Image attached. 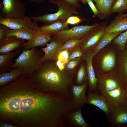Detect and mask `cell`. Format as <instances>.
<instances>
[{"label": "cell", "mask_w": 127, "mask_h": 127, "mask_svg": "<svg viewBox=\"0 0 127 127\" xmlns=\"http://www.w3.org/2000/svg\"><path fill=\"white\" fill-rule=\"evenodd\" d=\"M46 0H30V1L29 2L32 3L35 2L38 3H40Z\"/></svg>", "instance_id": "41"}, {"label": "cell", "mask_w": 127, "mask_h": 127, "mask_svg": "<svg viewBox=\"0 0 127 127\" xmlns=\"http://www.w3.org/2000/svg\"><path fill=\"white\" fill-rule=\"evenodd\" d=\"M68 50H69L68 60L77 58L81 57L83 53L80 45Z\"/></svg>", "instance_id": "32"}, {"label": "cell", "mask_w": 127, "mask_h": 127, "mask_svg": "<svg viewBox=\"0 0 127 127\" xmlns=\"http://www.w3.org/2000/svg\"><path fill=\"white\" fill-rule=\"evenodd\" d=\"M83 21L82 19L79 16H71L69 17L65 21L68 24L74 25L77 24Z\"/></svg>", "instance_id": "34"}, {"label": "cell", "mask_w": 127, "mask_h": 127, "mask_svg": "<svg viewBox=\"0 0 127 127\" xmlns=\"http://www.w3.org/2000/svg\"><path fill=\"white\" fill-rule=\"evenodd\" d=\"M68 50H63L59 54L58 58V60L62 62L68 60L69 57V52Z\"/></svg>", "instance_id": "35"}, {"label": "cell", "mask_w": 127, "mask_h": 127, "mask_svg": "<svg viewBox=\"0 0 127 127\" xmlns=\"http://www.w3.org/2000/svg\"><path fill=\"white\" fill-rule=\"evenodd\" d=\"M111 127H124L127 124V103L111 108L107 116Z\"/></svg>", "instance_id": "9"}, {"label": "cell", "mask_w": 127, "mask_h": 127, "mask_svg": "<svg viewBox=\"0 0 127 127\" xmlns=\"http://www.w3.org/2000/svg\"><path fill=\"white\" fill-rule=\"evenodd\" d=\"M32 20L31 17L27 16L24 18H8L0 16V24L13 30L23 27L38 29L39 27L36 21L33 22Z\"/></svg>", "instance_id": "10"}, {"label": "cell", "mask_w": 127, "mask_h": 127, "mask_svg": "<svg viewBox=\"0 0 127 127\" xmlns=\"http://www.w3.org/2000/svg\"><path fill=\"white\" fill-rule=\"evenodd\" d=\"M65 1L72 6L77 9L79 8L80 6L78 0H62Z\"/></svg>", "instance_id": "37"}, {"label": "cell", "mask_w": 127, "mask_h": 127, "mask_svg": "<svg viewBox=\"0 0 127 127\" xmlns=\"http://www.w3.org/2000/svg\"><path fill=\"white\" fill-rule=\"evenodd\" d=\"M23 75V71L17 67L13 68L8 72L0 73V87L16 81Z\"/></svg>", "instance_id": "22"}, {"label": "cell", "mask_w": 127, "mask_h": 127, "mask_svg": "<svg viewBox=\"0 0 127 127\" xmlns=\"http://www.w3.org/2000/svg\"><path fill=\"white\" fill-rule=\"evenodd\" d=\"M107 24L106 22L100 23L90 32L80 45L83 53L93 49L105 32Z\"/></svg>", "instance_id": "8"}, {"label": "cell", "mask_w": 127, "mask_h": 127, "mask_svg": "<svg viewBox=\"0 0 127 127\" xmlns=\"http://www.w3.org/2000/svg\"><path fill=\"white\" fill-rule=\"evenodd\" d=\"M125 48H127V42L126 44Z\"/></svg>", "instance_id": "44"}, {"label": "cell", "mask_w": 127, "mask_h": 127, "mask_svg": "<svg viewBox=\"0 0 127 127\" xmlns=\"http://www.w3.org/2000/svg\"><path fill=\"white\" fill-rule=\"evenodd\" d=\"M115 0H95L96 7L99 11L98 16L100 19H107L110 17L111 7Z\"/></svg>", "instance_id": "25"}, {"label": "cell", "mask_w": 127, "mask_h": 127, "mask_svg": "<svg viewBox=\"0 0 127 127\" xmlns=\"http://www.w3.org/2000/svg\"><path fill=\"white\" fill-rule=\"evenodd\" d=\"M25 40L14 36L5 37L0 40V54L21 48L25 42Z\"/></svg>", "instance_id": "15"}, {"label": "cell", "mask_w": 127, "mask_h": 127, "mask_svg": "<svg viewBox=\"0 0 127 127\" xmlns=\"http://www.w3.org/2000/svg\"><path fill=\"white\" fill-rule=\"evenodd\" d=\"M73 72L61 70L56 62L42 63L38 69L30 76L35 87L44 93L70 95V89L73 84Z\"/></svg>", "instance_id": "2"}, {"label": "cell", "mask_w": 127, "mask_h": 127, "mask_svg": "<svg viewBox=\"0 0 127 127\" xmlns=\"http://www.w3.org/2000/svg\"><path fill=\"white\" fill-rule=\"evenodd\" d=\"M127 30V16L119 19H114L107 26L105 32H121Z\"/></svg>", "instance_id": "26"}, {"label": "cell", "mask_w": 127, "mask_h": 127, "mask_svg": "<svg viewBox=\"0 0 127 127\" xmlns=\"http://www.w3.org/2000/svg\"><path fill=\"white\" fill-rule=\"evenodd\" d=\"M41 50L36 48L22 51V52L14 60L12 68L17 67L21 70L24 74L30 76L39 67L41 63L39 61L41 56Z\"/></svg>", "instance_id": "3"}, {"label": "cell", "mask_w": 127, "mask_h": 127, "mask_svg": "<svg viewBox=\"0 0 127 127\" xmlns=\"http://www.w3.org/2000/svg\"><path fill=\"white\" fill-rule=\"evenodd\" d=\"M75 109L70 95L42 92L24 74L0 88V120L18 127H66Z\"/></svg>", "instance_id": "1"}, {"label": "cell", "mask_w": 127, "mask_h": 127, "mask_svg": "<svg viewBox=\"0 0 127 127\" xmlns=\"http://www.w3.org/2000/svg\"><path fill=\"white\" fill-rule=\"evenodd\" d=\"M7 27L4 25L0 24V40L2 39L5 37V32Z\"/></svg>", "instance_id": "39"}, {"label": "cell", "mask_w": 127, "mask_h": 127, "mask_svg": "<svg viewBox=\"0 0 127 127\" xmlns=\"http://www.w3.org/2000/svg\"><path fill=\"white\" fill-rule=\"evenodd\" d=\"M124 127H127V124H126L125 125V126Z\"/></svg>", "instance_id": "45"}, {"label": "cell", "mask_w": 127, "mask_h": 127, "mask_svg": "<svg viewBox=\"0 0 127 127\" xmlns=\"http://www.w3.org/2000/svg\"><path fill=\"white\" fill-rule=\"evenodd\" d=\"M88 77L86 69L83 64H82L76 75L75 85H80L88 82Z\"/></svg>", "instance_id": "31"}, {"label": "cell", "mask_w": 127, "mask_h": 127, "mask_svg": "<svg viewBox=\"0 0 127 127\" xmlns=\"http://www.w3.org/2000/svg\"><path fill=\"white\" fill-rule=\"evenodd\" d=\"M111 108L127 103V87L123 85L108 92L105 96Z\"/></svg>", "instance_id": "11"}, {"label": "cell", "mask_w": 127, "mask_h": 127, "mask_svg": "<svg viewBox=\"0 0 127 127\" xmlns=\"http://www.w3.org/2000/svg\"><path fill=\"white\" fill-rule=\"evenodd\" d=\"M81 59L78 57L68 60L64 65V70L69 71L73 70L79 64Z\"/></svg>", "instance_id": "33"}, {"label": "cell", "mask_w": 127, "mask_h": 127, "mask_svg": "<svg viewBox=\"0 0 127 127\" xmlns=\"http://www.w3.org/2000/svg\"><path fill=\"white\" fill-rule=\"evenodd\" d=\"M79 1H81L83 3L86 4L87 3V1L88 0H78ZM95 1V0H92Z\"/></svg>", "instance_id": "43"}, {"label": "cell", "mask_w": 127, "mask_h": 127, "mask_svg": "<svg viewBox=\"0 0 127 127\" xmlns=\"http://www.w3.org/2000/svg\"><path fill=\"white\" fill-rule=\"evenodd\" d=\"M127 9V0H116L111 7V15L117 12L119 15L123 14Z\"/></svg>", "instance_id": "28"}, {"label": "cell", "mask_w": 127, "mask_h": 127, "mask_svg": "<svg viewBox=\"0 0 127 127\" xmlns=\"http://www.w3.org/2000/svg\"><path fill=\"white\" fill-rule=\"evenodd\" d=\"M88 88V82L80 85L73 84L70 87V95L73 103L78 109L82 108L84 105L87 104L86 93Z\"/></svg>", "instance_id": "14"}, {"label": "cell", "mask_w": 127, "mask_h": 127, "mask_svg": "<svg viewBox=\"0 0 127 127\" xmlns=\"http://www.w3.org/2000/svg\"><path fill=\"white\" fill-rule=\"evenodd\" d=\"M95 56L93 50H90L83 53L82 59L86 62V70L87 74L88 91L95 92L97 86V79L92 64V60Z\"/></svg>", "instance_id": "13"}, {"label": "cell", "mask_w": 127, "mask_h": 127, "mask_svg": "<svg viewBox=\"0 0 127 127\" xmlns=\"http://www.w3.org/2000/svg\"><path fill=\"white\" fill-rule=\"evenodd\" d=\"M113 42L117 46L119 51H123L127 42V30L116 37L113 40Z\"/></svg>", "instance_id": "30"}, {"label": "cell", "mask_w": 127, "mask_h": 127, "mask_svg": "<svg viewBox=\"0 0 127 127\" xmlns=\"http://www.w3.org/2000/svg\"><path fill=\"white\" fill-rule=\"evenodd\" d=\"M69 29L65 21H58L51 24L43 25L38 28L39 30L46 33L53 35L63 30Z\"/></svg>", "instance_id": "23"}, {"label": "cell", "mask_w": 127, "mask_h": 127, "mask_svg": "<svg viewBox=\"0 0 127 127\" xmlns=\"http://www.w3.org/2000/svg\"><path fill=\"white\" fill-rule=\"evenodd\" d=\"M86 37L81 39L73 38L67 40L61 47L60 52L64 50H69L80 45L85 40Z\"/></svg>", "instance_id": "29"}, {"label": "cell", "mask_w": 127, "mask_h": 127, "mask_svg": "<svg viewBox=\"0 0 127 127\" xmlns=\"http://www.w3.org/2000/svg\"><path fill=\"white\" fill-rule=\"evenodd\" d=\"M48 1L58 6V11L53 13H46L38 16L32 17H31L32 20L47 25L57 21H65L69 17L73 15H78L79 13L76 8L65 1L62 0H49Z\"/></svg>", "instance_id": "4"}, {"label": "cell", "mask_w": 127, "mask_h": 127, "mask_svg": "<svg viewBox=\"0 0 127 127\" xmlns=\"http://www.w3.org/2000/svg\"><path fill=\"white\" fill-rule=\"evenodd\" d=\"M39 31L38 28L36 29L28 27H23L13 30L7 28L5 30V37L14 36L28 41L33 38Z\"/></svg>", "instance_id": "19"}, {"label": "cell", "mask_w": 127, "mask_h": 127, "mask_svg": "<svg viewBox=\"0 0 127 127\" xmlns=\"http://www.w3.org/2000/svg\"><path fill=\"white\" fill-rule=\"evenodd\" d=\"M53 35L42 32L39 30L32 39L25 42L22 51L29 50L36 47L47 45L51 40Z\"/></svg>", "instance_id": "17"}, {"label": "cell", "mask_w": 127, "mask_h": 127, "mask_svg": "<svg viewBox=\"0 0 127 127\" xmlns=\"http://www.w3.org/2000/svg\"><path fill=\"white\" fill-rule=\"evenodd\" d=\"M116 60L114 52L110 51L106 52L102 57L101 60V66L102 71L101 74L113 70L116 66Z\"/></svg>", "instance_id": "24"}, {"label": "cell", "mask_w": 127, "mask_h": 127, "mask_svg": "<svg viewBox=\"0 0 127 127\" xmlns=\"http://www.w3.org/2000/svg\"><path fill=\"white\" fill-rule=\"evenodd\" d=\"M21 48L7 53L0 54V73L9 71L12 69L14 59L22 52Z\"/></svg>", "instance_id": "20"}, {"label": "cell", "mask_w": 127, "mask_h": 127, "mask_svg": "<svg viewBox=\"0 0 127 127\" xmlns=\"http://www.w3.org/2000/svg\"><path fill=\"white\" fill-rule=\"evenodd\" d=\"M87 104L94 105L103 111L107 116L111 108L105 97L95 92L88 91L87 96Z\"/></svg>", "instance_id": "16"}, {"label": "cell", "mask_w": 127, "mask_h": 127, "mask_svg": "<svg viewBox=\"0 0 127 127\" xmlns=\"http://www.w3.org/2000/svg\"><path fill=\"white\" fill-rule=\"evenodd\" d=\"M100 23H96L91 25H81L74 26L71 29L61 31L53 35V38L60 40L64 42L73 38L81 39L86 36L93 28Z\"/></svg>", "instance_id": "7"}, {"label": "cell", "mask_w": 127, "mask_h": 127, "mask_svg": "<svg viewBox=\"0 0 127 127\" xmlns=\"http://www.w3.org/2000/svg\"><path fill=\"white\" fill-rule=\"evenodd\" d=\"M96 76L97 83L95 92L104 96L108 92L124 85L116 70Z\"/></svg>", "instance_id": "5"}, {"label": "cell", "mask_w": 127, "mask_h": 127, "mask_svg": "<svg viewBox=\"0 0 127 127\" xmlns=\"http://www.w3.org/2000/svg\"><path fill=\"white\" fill-rule=\"evenodd\" d=\"M0 127H18L10 123L3 120H0Z\"/></svg>", "instance_id": "38"}, {"label": "cell", "mask_w": 127, "mask_h": 127, "mask_svg": "<svg viewBox=\"0 0 127 127\" xmlns=\"http://www.w3.org/2000/svg\"><path fill=\"white\" fill-rule=\"evenodd\" d=\"M116 60V70L123 84L127 87V48L119 51Z\"/></svg>", "instance_id": "18"}, {"label": "cell", "mask_w": 127, "mask_h": 127, "mask_svg": "<svg viewBox=\"0 0 127 127\" xmlns=\"http://www.w3.org/2000/svg\"><path fill=\"white\" fill-rule=\"evenodd\" d=\"M65 42L52 37L50 43L47 45L46 47L41 48L44 54L40 59V62L42 63L48 60L55 61L57 60L60 52V48Z\"/></svg>", "instance_id": "12"}, {"label": "cell", "mask_w": 127, "mask_h": 127, "mask_svg": "<svg viewBox=\"0 0 127 127\" xmlns=\"http://www.w3.org/2000/svg\"><path fill=\"white\" fill-rule=\"evenodd\" d=\"M127 16V13L124 14H123L121 15H119L115 17V19H119Z\"/></svg>", "instance_id": "42"}, {"label": "cell", "mask_w": 127, "mask_h": 127, "mask_svg": "<svg viewBox=\"0 0 127 127\" xmlns=\"http://www.w3.org/2000/svg\"><path fill=\"white\" fill-rule=\"evenodd\" d=\"M0 4V16L8 18H24L27 11L25 5L21 0H3Z\"/></svg>", "instance_id": "6"}, {"label": "cell", "mask_w": 127, "mask_h": 127, "mask_svg": "<svg viewBox=\"0 0 127 127\" xmlns=\"http://www.w3.org/2000/svg\"><path fill=\"white\" fill-rule=\"evenodd\" d=\"M122 33L121 32H105L93 50L95 55L100 50L109 44L116 37Z\"/></svg>", "instance_id": "27"}, {"label": "cell", "mask_w": 127, "mask_h": 127, "mask_svg": "<svg viewBox=\"0 0 127 127\" xmlns=\"http://www.w3.org/2000/svg\"><path fill=\"white\" fill-rule=\"evenodd\" d=\"M56 65L61 70H64L63 69H64V65H63V62L61 61L58 60L56 61Z\"/></svg>", "instance_id": "40"}, {"label": "cell", "mask_w": 127, "mask_h": 127, "mask_svg": "<svg viewBox=\"0 0 127 127\" xmlns=\"http://www.w3.org/2000/svg\"><path fill=\"white\" fill-rule=\"evenodd\" d=\"M87 3L93 12V14L92 17H94L98 16L99 14V11L94 4L92 0H88L87 1Z\"/></svg>", "instance_id": "36"}, {"label": "cell", "mask_w": 127, "mask_h": 127, "mask_svg": "<svg viewBox=\"0 0 127 127\" xmlns=\"http://www.w3.org/2000/svg\"><path fill=\"white\" fill-rule=\"evenodd\" d=\"M66 127H89L83 118L81 108H79L72 111L69 115L66 120Z\"/></svg>", "instance_id": "21"}]
</instances>
